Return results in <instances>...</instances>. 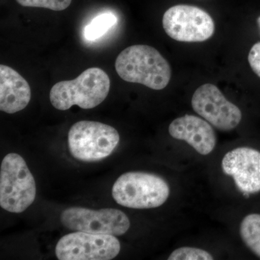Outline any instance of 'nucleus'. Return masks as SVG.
I'll return each instance as SVG.
<instances>
[{
	"label": "nucleus",
	"mask_w": 260,
	"mask_h": 260,
	"mask_svg": "<svg viewBox=\"0 0 260 260\" xmlns=\"http://www.w3.org/2000/svg\"><path fill=\"white\" fill-rule=\"evenodd\" d=\"M61 223L75 232L121 236L129 230L130 221L121 210L106 208L99 210L73 207L61 214Z\"/></svg>",
	"instance_id": "8"
},
{
	"label": "nucleus",
	"mask_w": 260,
	"mask_h": 260,
	"mask_svg": "<svg viewBox=\"0 0 260 260\" xmlns=\"http://www.w3.org/2000/svg\"><path fill=\"white\" fill-rule=\"evenodd\" d=\"M191 107L197 114L220 131L235 129L242 121L240 109L225 99L213 84H204L195 90Z\"/></svg>",
	"instance_id": "9"
},
{
	"label": "nucleus",
	"mask_w": 260,
	"mask_h": 260,
	"mask_svg": "<svg viewBox=\"0 0 260 260\" xmlns=\"http://www.w3.org/2000/svg\"><path fill=\"white\" fill-rule=\"evenodd\" d=\"M213 256L208 251L199 248L183 246L175 249L169 255V260H212Z\"/></svg>",
	"instance_id": "15"
},
{
	"label": "nucleus",
	"mask_w": 260,
	"mask_h": 260,
	"mask_svg": "<svg viewBox=\"0 0 260 260\" xmlns=\"http://www.w3.org/2000/svg\"><path fill=\"white\" fill-rule=\"evenodd\" d=\"M110 86L105 71L90 68L74 80L56 83L51 89L49 99L58 110H68L75 105L83 109H93L107 99Z\"/></svg>",
	"instance_id": "2"
},
{
	"label": "nucleus",
	"mask_w": 260,
	"mask_h": 260,
	"mask_svg": "<svg viewBox=\"0 0 260 260\" xmlns=\"http://www.w3.org/2000/svg\"><path fill=\"white\" fill-rule=\"evenodd\" d=\"M117 23V18L114 13H104L94 18L85 27L83 35L89 42H93L107 34Z\"/></svg>",
	"instance_id": "14"
},
{
	"label": "nucleus",
	"mask_w": 260,
	"mask_h": 260,
	"mask_svg": "<svg viewBox=\"0 0 260 260\" xmlns=\"http://www.w3.org/2000/svg\"><path fill=\"white\" fill-rule=\"evenodd\" d=\"M257 23H258V25H259V29H260V16L257 19Z\"/></svg>",
	"instance_id": "18"
},
{
	"label": "nucleus",
	"mask_w": 260,
	"mask_h": 260,
	"mask_svg": "<svg viewBox=\"0 0 260 260\" xmlns=\"http://www.w3.org/2000/svg\"><path fill=\"white\" fill-rule=\"evenodd\" d=\"M221 168L244 194L260 192V151L250 147L233 149L224 155Z\"/></svg>",
	"instance_id": "10"
},
{
	"label": "nucleus",
	"mask_w": 260,
	"mask_h": 260,
	"mask_svg": "<svg viewBox=\"0 0 260 260\" xmlns=\"http://www.w3.org/2000/svg\"><path fill=\"white\" fill-rule=\"evenodd\" d=\"M120 249L115 236L77 232L61 238L55 254L59 260H110Z\"/></svg>",
	"instance_id": "7"
},
{
	"label": "nucleus",
	"mask_w": 260,
	"mask_h": 260,
	"mask_svg": "<svg viewBox=\"0 0 260 260\" xmlns=\"http://www.w3.org/2000/svg\"><path fill=\"white\" fill-rule=\"evenodd\" d=\"M120 137L115 128L104 123L80 121L70 128V153L81 161L95 162L107 158L119 145Z\"/></svg>",
	"instance_id": "5"
},
{
	"label": "nucleus",
	"mask_w": 260,
	"mask_h": 260,
	"mask_svg": "<svg viewBox=\"0 0 260 260\" xmlns=\"http://www.w3.org/2000/svg\"><path fill=\"white\" fill-rule=\"evenodd\" d=\"M36 181L25 160L17 153L3 158L0 169V206L13 213L25 211L35 200Z\"/></svg>",
	"instance_id": "4"
},
{
	"label": "nucleus",
	"mask_w": 260,
	"mask_h": 260,
	"mask_svg": "<svg viewBox=\"0 0 260 260\" xmlns=\"http://www.w3.org/2000/svg\"><path fill=\"white\" fill-rule=\"evenodd\" d=\"M31 99L26 80L9 66L0 65V110L8 114L23 110Z\"/></svg>",
	"instance_id": "12"
},
{
	"label": "nucleus",
	"mask_w": 260,
	"mask_h": 260,
	"mask_svg": "<svg viewBox=\"0 0 260 260\" xmlns=\"http://www.w3.org/2000/svg\"><path fill=\"white\" fill-rule=\"evenodd\" d=\"M168 36L177 42H203L215 31L213 19L198 7L178 5L168 9L162 17Z\"/></svg>",
	"instance_id": "6"
},
{
	"label": "nucleus",
	"mask_w": 260,
	"mask_h": 260,
	"mask_svg": "<svg viewBox=\"0 0 260 260\" xmlns=\"http://www.w3.org/2000/svg\"><path fill=\"white\" fill-rule=\"evenodd\" d=\"M116 73L129 83H139L153 90H162L172 78L167 59L155 48L134 45L126 48L115 61Z\"/></svg>",
	"instance_id": "1"
},
{
	"label": "nucleus",
	"mask_w": 260,
	"mask_h": 260,
	"mask_svg": "<svg viewBox=\"0 0 260 260\" xmlns=\"http://www.w3.org/2000/svg\"><path fill=\"white\" fill-rule=\"evenodd\" d=\"M248 61L254 73L260 78V42L256 43L251 47L248 56Z\"/></svg>",
	"instance_id": "17"
},
{
	"label": "nucleus",
	"mask_w": 260,
	"mask_h": 260,
	"mask_svg": "<svg viewBox=\"0 0 260 260\" xmlns=\"http://www.w3.org/2000/svg\"><path fill=\"white\" fill-rule=\"evenodd\" d=\"M239 233L246 247L260 259V213L246 215L241 222Z\"/></svg>",
	"instance_id": "13"
},
{
	"label": "nucleus",
	"mask_w": 260,
	"mask_h": 260,
	"mask_svg": "<svg viewBox=\"0 0 260 260\" xmlns=\"http://www.w3.org/2000/svg\"><path fill=\"white\" fill-rule=\"evenodd\" d=\"M18 4L29 8H47L54 11H62L71 4L72 0H16Z\"/></svg>",
	"instance_id": "16"
},
{
	"label": "nucleus",
	"mask_w": 260,
	"mask_h": 260,
	"mask_svg": "<svg viewBox=\"0 0 260 260\" xmlns=\"http://www.w3.org/2000/svg\"><path fill=\"white\" fill-rule=\"evenodd\" d=\"M170 195L169 184L155 174L131 172L122 174L114 183L112 196L118 204L133 209L158 208Z\"/></svg>",
	"instance_id": "3"
},
{
	"label": "nucleus",
	"mask_w": 260,
	"mask_h": 260,
	"mask_svg": "<svg viewBox=\"0 0 260 260\" xmlns=\"http://www.w3.org/2000/svg\"><path fill=\"white\" fill-rule=\"evenodd\" d=\"M169 133L174 139L186 142L200 155H209L216 145V135L211 124L199 116L186 114L177 118L169 125Z\"/></svg>",
	"instance_id": "11"
}]
</instances>
